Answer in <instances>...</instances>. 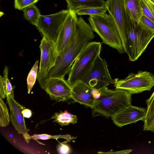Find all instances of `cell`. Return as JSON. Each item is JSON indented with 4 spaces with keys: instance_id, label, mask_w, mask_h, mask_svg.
I'll return each mask as SVG.
<instances>
[{
    "instance_id": "obj_18",
    "label": "cell",
    "mask_w": 154,
    "mask_h": 154,
    "mask_svg": "<svg viewBox=\"0 0 154 154\" xmlns=\"http://www.w3.org/2000/svg\"><path fill=\"white\" fill-rule=\"evenodd\" d=\"M8 68L5 66L3 71V76H0V97L3 99L10 95L14 97V87L8 79Z\"/></svg>"
},
{
    "instance_id": "obj_1",
    "label": "cell",
    "mask_w": 154,
    "mask_h": 154,
    "mask_svg": "<svg viewBox=\"0 0 154 154\" xmlns=\"http://www.w3.org/2000/svg\"><path fill=\"white\" fill-rule=\"evenodd\" d=\"M91 25L82 17L78 18L76 32L70 42L58 54L55 64L49 72L46 81L51 78H64L75 59L95 37Z\"/></svg>"
},
{
    "instance_id": "obj_8",
    "label": "cell",
    "mask_w": 154,
    "mask_h": 154,
    "mask_svg": "<svg viewBox=\"0 0 154 154\" xmlns=\"http://www.w3.org/2000/svg\"><path fill=\"white\" fill-rule=\"evenodd\" d=\"M69 10H62L47 15H41L36 26L43 35L54 44Z\"/></svg>"
},
{
    "instance_id": "obj_7",
    "label": "cell",
    "mask_w": 154,
    "mask_h": 154,
    "mask_svg": "<svg viewBox=\"0 0 154 154\" xmlns=\"http://www.w3.org/2000/svg\"><path fill=\"white\" fill-rule=\"evenodd\" d=\"M94 89L98 91L104 89L114 80L111 77L105 59L99 55L81 81Z\"/></svg>"
},
{
    "instance_id": "obj_16",
    "label": "cell",
    "mask_w": 154,
    "mask_h": 154,
    "mask_svg": "<svg viewBox=\"0 0 154 154\" xmlns=\"http://www.w3.org/2000/svg\"><path fill=\"white\" fill-rule=\"evenodd\" d=\"M67 8L76 11L85 8L100 7L105 6V1L103 0H65Z\"/></svg>"
},
{
    "instance_id": "obj_26",
    "label": "cell",
    "mask_w": 154,
    "mask_h": 154,
    "mask_svg": "<svg viewBox=\"0 0 154 154\" xmlns=\"http://www.w3.org/2000/svg\"><path fill=\"white\" fill-rule=\"evenodd\" d=\"M72 138L71 136L68 134L51 135L46 134H34L32 136H30L31 139L36 140H47L50 139L57 140L59 138H63L67 140H70L72 139Z\"/></svg>"
},
{
    "instance_id": "obj_3",
    "label": "cell",
    "mask_w": 154,
    "mask_h": 154,
    "mask_svg": "<svg viewBox=\"0 0 154 154\" xmlns=\"http://www.w3.org/2000/svg\"><path fill=\"white\" fill-rule=\"evenodd\" d=\"M100 92L99 98L91 108L92 116L111 117L131 105L132 94L126 90L108 89L106 88Z\"/></svg>"
},
{
    "instance_id": "obj_22",
    "label": "cell",
    "mask_w": 154,
    "mask_h": 154,
    "mask_svg": "<svg viewBox=\"0 0 154 154\" xmlns=\"http://www.w3.org/2000/svg\"><path fill=\"white\" fill-rule=\"evenodd\" d=\"M142 14L154 22V0H140Z\"/></svg>"
},
{
    "instance_id": "obj_19",
    "label": "cell",
    "mask_w": 154,
    "mask_h": 154,
    "mask_svg": "<svg viewBox=\"0 0 154 154\" xmlns=\"http://www.w3.org/2000/svg\"><path fill=\"white\" fill-rule=\"evenodd\" d=\"M126 11L135 21L138 22L143 15L140 0H123Z\"/></svg>"
},
{
    "instance_id": "obj_27",
    "label": "cell",
    "mask_w": 154,
    "mask_h": 154,
    "mask_svg": "<svg viewBox=\"0 0 154 154\" xmlns=\"http://www.w3.org/2000/svg\"><path fill=\"white\" fill-rule=\"evenodd\" d=\"M38 0H14V6L16 9L23 10L25 8L34 4Z\"/></svg>"
},
{
    "instance_id": "obj_21",
    "label": "cell",
    "mask_w": 154,
    "mask_h": 154,
    "mask_svg": "<svg viewBox=\"0 0 154 154\" xmlns=\"http://www.w3.org/2000/svg\"><path fill=\"white\" fill-rule=\"evenodd\" d=\"M22 11L25 18L30 23L36 26L41 15L37 7L33 4L25 8Z\"/></svg>"
},
{
    "instance_id": "obj_2",
    "label": "cell",
    "mask_w": 154,
    "mask_h": 154,
    "mask_svg": "<svg viewBox=\"0 0 154 154\" xmlns=\"http://www.w3.org/2000/svg\"><path fill=\"white\" fill-rule=\"evenodd\" d=\"M123 45L125 52L131 61L143 54L154 37V31L135 21L126 12Z\"/></svg>"
},
{
    "instance_id": "obj_25",
    "label": "cell",
    "mask_w": 154,
    "mask_h": 154,
    "mask_svg": "<svg viewBox=\"0 0 154 154\" xmlns=\"http://www.w3.org/2000/svg\"><path fill=\"white\" fill-rule=\"evenodd\" d=\"M38 62L39 60L35 62L27 77V92L28 94L31 92L37 78Z\"/></svg>"
},
{
    "instance_id": "obj_6",
    "label": "cell",
    "mask_w": 154,
    "mask_h": 154,
    "mask_svg": "<svg viewBox=\"0 0 154 154\" xmlns=\"http://www.w3.org/2000/svg\"><path fill=\"white\" fill-rule=\"evenodd\" d=\"M116 89L128 91L131 94L150 91L154 86V74L147 71H139L131 73L123 79L114 80Z\"/></svg>"
},
{
    "instance_id": "obj_23",
    "label": "cell",
    "mask_w": 154,
    "mask_h": 154,
    "mask_svg": "<svg viewBox=\"0 0 154 154\" xmlns=\"http://www.w3.org/2000/svg\"><path fill=\"white\" fill-rule=\"evenodd\" d=\"M107 9L105 6L103 7H94L79 9L75 11L79 15L103 16L106 14Z\"/></svg>"
},
{
    "instance_id": "obj_17",
    "label": "cell",
    "mask_w": 154,
    "mask_h": 154,
    "mask_svg": "<svg viewBox=\"0 0 154 154\" xmlns=\"http://www.w3.org/2000/svg\"><path fill=\"white\" fill-rule=\"evenodd\" d=\"M146 112L143 121L144 131L154 132V91L146 100Z\"/></svg>"
},
{
    "instance_id": "obj_29",
    "label": "cell",
    "mask_w": 154,
    "mask_h": 154,
    "mask_svg": "<svg viewBox=\"0 0 154 154\" xmlns=\"http://www.w3.org/2000/svg\"><path fill=\"white\" fill-rule=\"evenodd\" d=\"M139 22L149 29L154 31V22L147 17L142 15Z\"/></svg>"
},
{
    "instance_id": "obj_30",
    "label": "cell",
    "mask_w": 154,
    "mask_h": 154,
    "mask_svg": "<svg viewBox=\"0 0 154 154\" xmlns=\"http://www.w3.org/2000/svg\"><path fill=\"white\" fill-rule=\"evenodd\" d=\"M22 112L24 118H29L32 116V111L29 109L25 108L22 110Z\"/></svg>"
},
{
    "instance_id": "obj_28",
    "label": "cell",
    "mask_w": 154,
    "mask_h": 154,
    "mask_svg": "<svg viewBox=\"0 0 154 154\" xmlns=\"http://www.w3.org/2000/svg\"><path fill=\"white\" fill-rule=\"evenodd\" d=\"M57 152L61 154H69L72 153V150L69 145L65 143L58 144L57 147Z\"/></svg>"
},
{
    "instance_id": "obj_24",
    "label": "cell",
    "mask_w": 154,
    "mask_h": 154,
    "mask_svg": "<svg viewBox=\"0 0 154 154\" xmlns=\"http://www.w3.org/2000/svg\"><path fill=\"white\" fill-rule=\"evenodd\" d=\"M0 126L5 127L9 125L11 117L6 105L0 97Z\"/></svg>"
},
{
    "instance_id": "obj_4",
    "label": "cell",
    "mask_w": 154,
    "mask_h": 154,
    "mask_svg": "<svg viewBox=\"0 0 154 154\" xmlns=\"http://www.w3.org/2000/svg\"><path fill=\"white\" fill-rule=\"evenodd\" d=\"M108 13L103 16H89L88 20L103 43L119 53H123L125 50L119 32L113 17Z\"/></svg>"
},
{
    "instance_id": "obj_5",
    "label": "cell",
    "mask_w": 154,
    "mask_h": 154,
    "mask_svg": "<svg viewBox=\"0 0 154 154\" xmlns=\"http://www.w3.org/2000/svg\"><path fill=\"white\" fill-rule=\"evenodd\" d=\"M102 43L91 42L76 57L68 73L67 81L72 86L81 81L100 55Z\"/></svg>"
},
{
    "instance_id": "obj_15",
    "label": "cell",
    "mask_w": 154,
    "mask_h": 154,
    "mask_svg": "<svg viewBox=\"0 0 154 154\" xmlns=\"http://www.w3.org/2000/svg\"><path fill=\"white\" fill-rule=\"evenodd\" d=\"M105 6L115 22L123 44L126 16L124 1L107 0L105 1Z\"/></svg>"
},
{
    "instance_id": "obj_12",
    "label": "cell",
    "mask_w": 154,
    "mask_h": 154,
    "mask_svg": "<svg viewBox=\"0 0 154 154\" xmlns=\"http://www.w3.org/2000/svg\"><path fill=\"white\" fill-rule=\"evenodd\" d=\"M100 95V91L95 90L82 81L72 86L71 97L73 101L91 108L95 104Z\"/></svg>"
},
{
    "instance_id": "obj_13",
    "label": "cell",
    "mask_w": 154,
    "mask_h": 154,
    "mask_svg": "<svg viewBox=\"0 0 154 154\" xmlns=\"http://www.w3.org/2000/svg\"><path fill=\"white\" fill-rule=\"evenodd\" d=\"M6 98L10 108L11 123L18 133L22 134L25 140L28 143L31 139L30 136L28 133L24 117L22 112L25 107L18 103L11 96L8 95Z\"/></svg>"
},
{
    "instance_id": "obj_14",
    "label": "cell",
    "mask_w": 154,
    "mask_h": 154,
    "mask_svg": "<svg viewBox=\"0 0 154 154\" xmlns=\"http://www.w3.org/2000/svg\"><path fill=\"white\" fill-rule=\"evenodd\" d=\"M146 109L131 105L127 107L112 117L113 123L118 127L123 126L137 122L143 121Z\"/></svg>"
},
{
    "instance_id": "obj_31",
    "label": "cell",
    "mask_w": 154,
    "mask_h": 154,
    "mask_svg": "<svg viewBox=\"0 0 154 154\" xmlns=\"http://www.w3.org/2000/svg\"><path fill=\"white\" fill-rule=\"evenodd\" d=\"M132 151L131 149H127L125 150H123L119 151H117L116 152H108L104 153L102 152H98L99 153H116V154H128L130 152H131Z\"/></svg>"
},
{
    "instance_id": "obj_10",
    "label": "cell",
    "mask_w": 154,
    "mask_h": 154,
    "mask_svg": "<svg viewBox=\"0 0 154 154\" xmlns=\"http://www.w3.org/2000/svg\"><path fill=\"white\" fill-rule=\"evenodd\" d=\"M42 89L49 95L51 99L57 102L72 99V86L64 78H54L48 79L46 81Z\"/></svg>"
},
{
    "instance_id": "obj_11",
    "label": "cell",
    "mask_w": 154,
    "mask_h": 154,
    "mask_svg": "<svg viewBox=\"0 0 154 154\" xmlns=\"http://www.w3.org/2000/svg\"><path fill=\"white\" fill-rule=\"evenodd\" d=\"M78 19L75 11L69 10L55 43L58 54L64 50L75 35L77 29Z\"/></svg>"
},
{
    "instance_id": "obj_9",
    "label": "cell",
    "mask_w": 154,
    "mask_h": 154,
    "mask_svg": "<svg viewBox=\"0 0 154 154\" xmlns=\"http://www.w3.org/2000/svg\"><path fill=\"white\" fill-rule=\"evenodd\" d=\"M39 47L41 58L37 79L42 88L49 72L55 64L58 53L55 44L45 36L41 40Z\"/></svg>"
},
{
    "instance_id": "obj_20",
    "label": "cell",
    "mask_w": 154,
    "mask_h": 154,
    "mask_svg": "<svg viewBox=\"0 0 154 154\" xmlns=\"http://www.w3.org/2000/svg\"><path fill=\"white\" fill-rule=\"evenodd\" d=\"M53 119V122L58 123L61 126L68 125L69 124H73L77 122L78 119L76 115H73L67 111L55 113L51 117Z\"/></svg>"
}]
</instances>
